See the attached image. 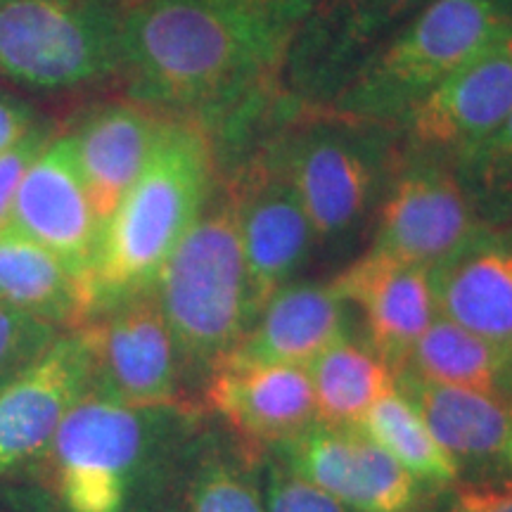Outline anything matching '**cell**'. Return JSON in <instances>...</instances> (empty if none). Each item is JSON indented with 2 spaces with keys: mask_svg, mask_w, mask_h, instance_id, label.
<instances>
[{
  "mask_svg": "<svg viewBox=\"0 0 512 512\" xmlns=\"http://www.w3.org/2000/svg\"><path fill=\"white\" fill-rule=\"evenodd\" d=\"M292 36L211 0H140L119 12V72L136 102L223 131L259 107Z\"/></svg>",
  "mask_w": 512,
  "mask_h": 512,
  "instance_id": "1",
  "label": "cell"
},
{
  "mask_svg": "<svg viewBox=\"0 0 512 512\" xmlns=\"http://www.w3.org/2000/svg\"><path fill=\"white\" fill-rule=\"evenodd\" d=\"M207 413L126 406L91 392L46 451L8 479L22 512H166Z\"/></svg>",
  "mask_w": 512,
  "mask_h": 512,
  "instance_id": "2",
  "label": "cell"
},
{
  "mask_svg": "<svg viewBox=\"0 0 512 512\" xmlns=\"http://www.w3.org/2000/svg\"><path fill=\"white\" fill-rule=\"evenodd\" d=\"M214 183L216 155L207 128L169 114L143 174L102 228L98 254L79 285L83 323L152 292Z\"/></svg>",
  "mask_w": 512,
  "mask_h": 512,
  "instance_id": "3",
  "label": "cell"
},
{
  "mask_svg": "<svg viewBox=\"0 0 512 512\" xmlns=\"http://www.w3.org/2000/svg\"><path fill=\"white\" fill-rule=\"evenodd\" d=\"M152 292L174 335L185 389L200 403L204 382L259 316L238 204L223 178H216L207 204L166 259Z\"/></svg>",
  "mask_w": 512,
  "mask_h": 512,
  "instance_id": "4",
  "label": "cell"
},
{
  "mask_svg": "<svg viewBox=\"0 0 512 512\" xmlns=\"http://www.w3.org/2000/svg\"><path fill=\"white\" fill-rule=\"evenodd\" d=\"M510 36V0H430L363 57L325 110L399 128L448 76Z\"/></svg>",
  "mask_w": 512,
  "mask_h": 512,
  "instance_id": "5",
  "label": "cell"
},
{
  "mask_svg": "<svg viewBox=\"0 0 512 512\" xmlns=\"http://www.w3.org/2000/svg\"><path fill=\"white\" fill-rule=\"evenodd\" d=\"M309 216L316 245L339 249L375 219L384 185L401 155L396 126L311 107L271 138Z\"/></svg>",
  "mask_w": 512,
  "mask_h": 512,
  "instance_id": "6",
  "label": "cell"
},
{
  "mask_svg": "<svg viewBox=\"0 0 512 512\" xmlns=\"http://www.w3.org/2000/svg\"><path fill=\"white\" fill-rule=\"evenodd\" d=\"M119 72V12L102 0H3L0 76L74 88Z\"/></svg>",
  "mask_w": 512,
  "mask_h": 512,
  "instance_id": "7",
  "label": "cell"
},
{
  "mask_svg": "<svg viewBox=\"0 0 512 512\" xmlns=\"http://www.w3.org/2000/svg\"><path fill=\"white\" fill-rule=\"evenodd\" d=\"M373 221V252L430 271L484 228L453 162L403 147Z\"/></svg>",
  "mask_w": 512,
  "mask_h": 512,
  "instance_id": "8",
  "label": "cell"
},
{
  "mask_svg": "<svg viewBox=\"0 0 512 512\" xmlns=\"http://www.w3.org/2000/svg\"><path fill=\"white\" fill-rule=\"evenodd\" d=\"M81 330L93 358V392L126 406L202 408L185 389L174 335L155 292L102 311Z\"/></svg>",
  "mask_w": 512,
  "mask_h": 512,
  "instance_id": "9",
  "label": "cell"
},
{
  "mask_svg": "<svg viewBox=\"0 0 512 512\" xmlns=\"http://www.w3.org/2000/svg\"><path fill=\"white\" fill-rule=\"evenodd\" d=\"M221 178L238 204L242 247L261 311L311 259L316 233L271 140Z\"/></svg>",
  "mask_w": 512,
  "mask_h": 512,
  "instance_id": "10",
  "label": "cell"
},
{
  "mask_svg": "<svg viewBox=\"0 0 512 512\" xmlns=\"http://www.w3.org/2000/svg\"><path fill=\"white\" fill-rule=\"evenodd\" d=\"M268 453L354 512L425 510L427 486L358 427L313 422Z\"/></svg>",
  "mask_w": 512,
  "mask_h": 512,
  "instance_id": "11",
  "label": "cell"
},
{
  "mask_svg": "<svg viewBox=\"0 0 512 512\" xmlns=\"http://www.w3.org/2000/svg\"><path fill=\"white\" fill-rule=\"evenodd\" d=\"M93 392V358L81 328L62 330L36 363L0 389V482L17 477Z\"/></svg>",
  "mask_w": 512,
  "mask_h": 512,
  "instance_id": "12",
  "label": "cell"
},
{
  "mask_svg": "<svg viewBox=\"0 0 512 512\" xmlns=\"http://www.w3.org/2000/svg\"><path fill=\"white\" fill-rule=\"evenodd\" d=\"M512 112V36L434 88L399 124L408 152L456 162Z\"/></svg>",
  "mask_w": 512,
  "mask_h": 512,
  "instance_id": "13",
  "label": "cell"
},
{
  "mask_svg": "<svg viewBox=\"0 0 512 512\" xmlns=\"http://www.w3.org/2000/svg\"><path fill=\"white\" fill-rule=\"evenodd\" d=\"M396 392L458 467V486H512V399L425 382L396 370Z\"/></svg>",
  "mask_w": 512,
  "mask_h": 512,
  "instance_id": "14",
  "label": "cell"
},
{
  "mask_svg": "<svg viewBox=\"0 0 512 512\" xmlns=\"http://www.w3.org/2000/svg\"><path fill=\"white\" fill-rule=\"evenodd\" d=\"M10 228L55 254L79 285L91 271L105 226L88 197L72 136L50 140L29 166L12 204Z\"/></svg>",
  "mask_w": 512,
  "mask_h": 512,
  "instance_id": "15",
  "label": "cell"
},
{
  "mask_svg": "<svg viewBox=\"0 0 512 512\" xmlns=\"http://www.w3.org/2000/svg\"><path fill=\"white\" fill-rule=\"evenodd\" d=\"M425 0H318L285 60L306 107H328L384 29Z\"/></svg>",
  "mask_w": 512,
  "mask_h": 512,
  "instance_id": "16",
  "label": "cell"
},
{
  "mask_svg": "<svg viewBox=\"0 0 512 512\" xmlns=\"http://www.w3.org/2000/svg\"><path fill=\"white\" fill-rule=\"evenodd\" d=\"M204 413L261 451L283 444L316 422L306 368L221 363L204 382Z\"/></svg>",
  "mask_w": 512,
  "mask_h": 512,
  "instance_id": "17",
  "label": "cell"
},
{
  "mask_svg": "<svg viewBox=\"0 0 512 512\" xmlns=\"http://www.w3.org/2000/svg\"><path fill=\"white\" fill-rule=\"evenodd\" d=\"M330 287L344 304L361 311L368 344L394 373L439 316L430 268L373 249L344 266Z\"/></svg>",
  "mask_w": 512,
  "mask_h": 512,
  "instance_id": "18",
  "label": "cell"
},
{
  "mask_svg": "<svg viewBox=\"0 0 512 512\" xmlns=\"http://www.w3.org/2000/svg\"><path fill=\"white\" fill-rule=\"evenodd\" d=\"M441 318L512 354V230L484 226L432 268Z\"/></svg>",
  "mask_w": 512,
  "mask_h": 512,
  "instance_id": "19",
  "label": "cell"
},
{
  "mask_svg": "<svg viewBox=\"0 0 512 512\" xmlns=\"http://www.w3.org/2000/svg\"><path fill=\"white\" fill-rule=\"evenodd\" d=\"M169 114L143 102H110L93 110L72 136L74 155L95 214L105 226L150 162Z\"/></svg>",
  "mask_w": 512,
  "mask_h": 512,
  "instance_id": "20",
  "label": "cell"
},
{
  "mask_svg": "<svg viewBox=\"0 0 512 512\" xmlns=\"http://www.w3.org/2000/svg\"><path fill=\"white\" fill-rule=\"evenodd\" d=\"M347 335V304L330 283H290L268 299L223 363L309 368L313 358Z\"/></svg>",
  "mask_w": 512,
  "mask_h": 512,
  "instance_id": "21",
  "label": "cell"
},
{
  "mask_svg": "<svg viewBox=\"0 0 512 512\" xmlns=\"http://www.w3.org/2000/svg\"><path fill=\"white\" fill-rule=\"evenodd\" d=\"M264 456L221 422L204 420L185 451L166 512H266Z\"/></svg>",
  "mask_w": 512,
  "mask_h": 512,
  "instance_id": "22",
  "label": "cell"
},
{
  "mask_svg": "<svg viewBox=\"0 0 512 512\" xmlns=\"http://www.w3.org/2000/svg\"><path fill=\"white\" fill-rule=\"evenodd\" d=\"M0 302L60 330L83 323L79 280L46 247L17 230H0Z\"/></svg>",
  "mask_w": 512,
  "mask_h": 512,
  "instance_id": "23",
  "label": "cell"
},
{
  "mask_svg": "<svg viewBox=\"0 0 512 512\" xmlns=\"http://www.w3.org/2000/svg\"><path fill=\"white\" fill-rule=\"evenodd\" d=\"M399 370L448 387L512 399V354L437 316Z\"/></svg>",
  "mask_w": 512,
  "mask_h": 512,
  "instance_id": "24",
  "label": "cell"
},
{
  "mask_svg": "<svg viewBox=\"0 0 512 512\" xmlns=\"http://www.w3.org/2000/svg\"><path fill=\"white\" fill-rule=\"evenodd\" d=\"M316 401V422L356 427L377 401L396 389L394 368L368 339L342 337L306 368Z\"/></svg>",
  "mask_w": 512,
  "mask_h": 512,
  "instance_id": "25",
  "label": "cell"
},
{
  "mask_svg": "<svg viewBox=\"0 0 512 512\" xmlns=\"http://www.w3.org/2000/svg\"><path fill=\"white\" fill-rule=\"evenodd\" d=\"M356 427L375 444H380L427 489L448 491L458 486L456 463L434 439L420 413L396 389L377 401Z\"/></svg>",
  "mask_w": 512,
  "mask_h": 512,
  "instance_id": "26",
  "label": "cell"
},
{
  "mask_svg": "<svg viewBox=\"0 0 512 512\" xmlns=\"http://www.w3.org/2000/svg\"><path fill=\"white\" fill-rule=\"evenodd\" d=\"M453 166L484 226L512 230V112Z\"/></svg>",
  "mask_w": 512,
  "mask_h": 512,
  "instance_id": "27",
  "label": "cell"
},
{
  "mask_svg": "<svg viewBox=\"0 0 512 512\" xmlns=\"http://www.w3.org/2000/svg\"><path fill=\"white\" fill-rule=\"evenodd\" d=\"M60 332L46 320L0 302V389L46 354Z\"/></svg>",
  "mask_w": 512,
  "mask_h": 512,
  "instance_id": "28",
  "label": "cell"
},
{
  "mask_svg": "<svg viewBox=\"0 0 512 512\" xmlns=\"http://www.w3.org/2000/svg\"><path fill=\"white\" fill-rule=\"evenodd\" d=\"M266 512H354L318 486L297 477L266 451L264 456Z\"/></svg>",
  "mask_w": 512,
  "mask_h": 512,
  "instance_id": "29",
  "label": "cell"
},
{
  "mask_svg": "<svg viewBox=\"0 0 512 512\" xmlns=\"http://www.w3.org/2000/svg\"><path fill=\"white\" fill-rule=\"evenodd\" d=\"M50 140H53V133L46 126H34L27 136L0 155V230L10 228L12 204H15L19 185Z\"/></svg>",
  "mask_w": 512,
  "mask_h": 512,
  "instance_id": "30",
  "label": "cell"
},
{
  "mask_svg": "<svg viewBox=\"0 0 512 512\" xmlns=\"http://www.w3.org/2000/svg\"><path fill=\"white\" fill-rule=\"evenodd\" d=\"M211 3L240 12V15L266 24L271 29L297 34V29L311 15L318 0H211Z\"/></svg>",
  "mask_w": 512,
  "mask_h": 512,
  "instance_id": "31",
  "label": "cell"
},
{
  "mask_svg": "<svg viewBox=\"0 0 512 512\" xmlns=\"http://www.w3.org/2000/svg\"><path fill=\"white\" fill-rule=\"evenodd\" d=\"M453 501L446 512H512V486L503 489H477L456 486Z\"/></svg>",
  "mask_w": 512,
  "mask_h": 512,
  "instance_id": "32",
  "label": "cell"
},
{
  "mask_svg": "<svg viewBox=\"0 0 512 512\" xmlns=\"http://www.w3.org/2000/svg\"><path fill=\"white\" fill-rule=\"evenodd\" d=\"M34 128V110L15 95L0 91V155Z\"/></svg>",
  "mask_w": 512,
  "mask_h": 512,
  "instance_id": "33",
  "label": "cell"
},
{
  "mask_svg": "<svg viewBox=\"0 0 512 512\" xmlns=\"http://www.w3.org/2000/svg\"><path fill=\"white\" fill-rule=\"evenodd\" d=\"M102 3H107V5H112V3H121L126 8V5H133V3H140V0H102Z\"/></svg>",
  "mask_w": 512,
  "mask_h": 512,
  "instance_id": "34",
  "label": "cell"
},
{
  "mask_svg": "<svg viewBox=\"0 0 512 512\" xmlns=\"http://www.w3.org/2000/svg\"><path fill=\"white\" fill-rule=\"evenodd\" d=\"M0 3H3V0H0Z\"/></svg>",
  "mask_w": 512,
  "mask_h": 512,
  "instance_id": "35",
  "label": "cell"
}]
</instances>
